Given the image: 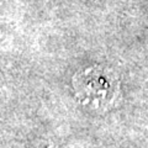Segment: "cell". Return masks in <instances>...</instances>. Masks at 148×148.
Wrapping results in <instances>:
<instances>
[{
  "label": "cell",
  "instance_id": "6da1fadb",
  "mask_svg": "<svg viewBox=\"0 0 148 148\" xmlns=\"http://www.w3.org/2000/svg\"><path fill=\"white\" fill-rule=\"evenodd\" d=\"M73 88L79 103L106 108L116 100L120 83L112 71L99 66L86 68L73 77Z\"/></svg>",
  "mask_w": 148,
  "mask_h": 148
}]
</instances>
